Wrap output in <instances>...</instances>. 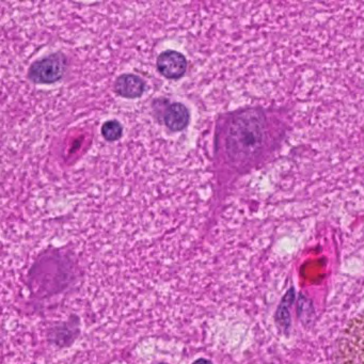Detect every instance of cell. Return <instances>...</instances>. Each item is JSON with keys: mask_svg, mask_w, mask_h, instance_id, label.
I'll use <instances>...</instances> for the list:
<instances>
[{"mask_svg": "<svg viewBox=\"0 0 364 364\" xmlns=\"http://www.w3.org/2000/svg\"><path fill=\"white\" fill-rule=\"evenodd\" d=\"M67 65L68 61L65 55L55 53L31 65L28 72L29 80L35 84H55L65 75Z\"/></svg>", "mask_w": 364, "mask_h": 364, "instance_id": "3", "label": "cell"}, {"mask_svg": "<svg viewBox=\"0 0 364 364\" xmlns=\"http://www.w3.org/2000/svg\"><path fill=\"white\" fill-rule=\"evenodd\" d=\"M193 364H213L210 360L206 359H198L197 361L193 362Z\"/></svg>", "mask_w": 364, "mask_h": 364, "instance_id": "8", "label": "cell"}, {"mask_svg": "<svg viewBox=\"0 0 364 364\" xmlns=\"http://www.w3.org/2000/svg\"><path fill=\"white\" fill-rule=\"evenodd\" d=\"M122 133V125L116 120L107 121L102 127V135L107 141H117L120 139Z\"/></svg>", "mask_w": 364, "mask_h": 364, "instance_id": "7", "label": "cell"}, {"mask_svg": "<svg viewBox=\"0 0 364 364\" xmlns=\"http://www.w3.org/2000/svg\"><path fill=\"white\" fill-rule=\"evenodd\" d=\"M157 69L164 77L178 80L187 70V59L176 50H166L157 58Z\"/></svg>", "mask_w": 364, "mask_h": 364, "instance_id": "4", "label": "cell"}, {"mask_svg": "<svg viewBox=\"0 0 364 364\" xmlns=\"http://www.w3.org/2000/svg\"><path fill=\"white\" fill-rule=\"evenodd\" d=\"M164 122L172 132L183 131L188 127V108L182 103L169 104L164 112Z\"/></svg>", "mask_w": 364, "mask_h": 364, "instance_id": "6", "label": "cell"}, {"mask_svg": "<svg viewBox=\"0 0 364 364\" xmlns=\"http://www.w3.org/2000/svg\"><path fill=\"white\" fill-rule=\"evenodd\" d=\"M114 90L121 97L136 99L144 95L146 82L135 74H123L116 80Z\"/></svg>", "mask_w": 364, "mask_h": 364, "instance_id": "5", "label": "cell"}, {"mask_svg": "<svg viewBox=\"0 0 364 364\" xmlns=\"http://www.w3.org/2000/svg\"><path fill=\"white\" fill-rule=\"evenodd\" d=\"M265 119L261 112L234 114L228 122L225 150L228 159L237 168L245 167L259 154L265 142Z\"/></svg>", "mask_w": 364, "mask_h": 364, "instance_id": "1", "label": "cell"}, {"mask_svg": "<svg viewBox=\"0 0 364 364\" xmlns=\"http://www.w3.org/2000/svg\"><path fill=\"white\" fill-rule=\"evenodd\" d=\"M161 364H166V363H161Z\"/></svg>", "mask_w": 364, "mask_h": 364, "instance_id": "9", "label": "cell"}, {"mask_svg": "<svg viewBox=\"0 0 364 364\" xmlns=\"http://www.w3.org/2000/svg\"><path fill=\"white\" fill-rule=\"evenodd\" d=\"M340 364H364V314L347 323L338 343Z\"/></svg>", "mask_w": 364, "mask_h": 364, "instance_id": "2", "label": "cell"}]
</instances>
